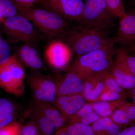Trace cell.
<instances>
[{
  "instance_id": "cell-6",
  "label": "cell",
  "mask_w": 135,
  "mask_h": 135,
  "mask_svg": "<svg viewBox=\"0 0 135 135\" xmlns=\"http://www.w3.org/2000/svg\"><path fill=\"white\" fill-rule=\"evenodd\" d=\"M36 4L65 20L79 21L82 14L84 2L83 0H38Z\"/></svg>"
},
{
  "instance_id": "cell-40",
  "label": "cell",
  "mask_w": 135,
  "mask_h": 135,
  "mask_svg": "<svg viewBox=\"0 0 135 135\" xmlns=\"http://www.w3.org/2000/svg\"><path fill=\"white\" fill-rule=\"evenodd\" d=\"M133 52V54L135 55V45L133 46L130 49Z\"/></svg>"
},
{
  "instance_id": "cell-14",
  "label": "cell",
  "mask_w": 135,
  "mask_h": 135,
  "mask_svg": "<svg viewBox=\"0 0 135 135\" xmlns=\"http://www.w3.org/2000/svg\"><path fill=\"white\" fill-rule=\"evenodd\" d=\"M20 60L26 65L34 69H39L43 66V62L38 51L30 43H25L17 50Z\"/></svg>"
},
{
  "instance_id": "cell-31",
  "label": "cell",
  "mask_w": 135,
  "mask_h": 135,
  "mask_svg": "<svg viewBox=\"0 0 135 135\" xmlns=\"http://www.w3.org/2000/svg\"><path fill=\"white\" fill-rule=\"evenodd\" d=\"M21 126L17 122L0 128V135H20Z\"/></svg>"
},
{
  "instance_id": "cell-17",
  "label": "cell",
  "mask_w": 135,
  "mask_h": 135,
  "mask_svg": "<svg viewBox=\"0 0 135 135\" xmlns=\"http://www.w3.org/2000/svg\"><path fill=\"white\" fill-rule=\"evenodd\" d=\"M126 101V99H121L114 101H96L91 103L94 112L101 118H103L109 117Z\"/></svg>"
},
{
  "instance_id": "cell-30",
  "label": "cell",
  "mask_w": 135,
  "mask_h": 135,
  "mask_svg": "<svg viewBox=\"0 0 135 135\" xmlns=\"http://www.w3.org/2000/svg\"><path fill=\"white\" fill-rule=\"evenodd\" d=\"M8 44L0 38V64L7 62L11 56Z\"/></svg>"
},
{
  "instance_id": "cell-39",
  "label": "cell",
  "mask_w": 135,
  "mask_h": 135,
  "mask_svg": "<svg viewBox=\"0 0 135 135\" xmlns=\"http://www.w3.org/2000/svg\"><path fill=\"white\" fill-rule=\"evenodd\" d=\"M131 4L133 7L132 8L135 10V0H131Z\"/></svg>"
},
{
  "instance_id": "cell-32",
  "label": "cell",
  "mask_w": 135,
  "mask_h": 135,
  "mask_svg": "<svg viewBox=\"0 0 135 135\" xmlns=\"http://www.w3.org/2000/svg\"><path fill=\"white\" fill-rule=\"evenodd\" d=\"M94 112L93 107L91 103H86L82 109L79 110L75 115L69 118V119L71 121L73 124L75 123L80 118L92 113Z\"/></svg>"
},
{
  "instance_id": "cell-11",
  "label": "cell",
  "mask_w": 135,
  "mask_h": 135,
  "mask_svg": "<svg viewBox=\"0 0 135 135\" xmlns=\"http://www.w3.org/2000/svg\"><path fill=\"white\" fill-rule=\"evenodd\" d=\"M86 100L82 94H77L59 97L55 103L61 113L69 119L85 105Z\"/></svg>"
},
{
  "instance_id": "cell-2",
  "label": "cell",
  "mask_w": 135,
  "mask_h": 135,
  "mask_svg": "<svg viewBox=\"0 0 135 135\" xmlns=\"http://www.w3.org/2000/svg\"><path fill=\"white\" fill-rule=\"evenodd\" d=\"M116 18L104 0H85L79 22L86 27L106 32L113 26Z\"/></svg>"
},
{
  "instance_id": "cell-15",
  "label": "cell",
  "mask_w": 135,
  "mask_h": 135,
  "mask_svg": "<svg viewBox=\"0 0 135 135\" xmlns=\"http://www.w3.org/2000/svg\"><path fill=\"white\" fill-rule=\"evenodd\" d=\"M6 63L20 96H22L24 92L25 77V71L23 66L15 55L11 56Z\"/></svg>"
},
{
  "instance_id": "cell-16",
  "label": "cell",
  "mask_w": 135,
  "mask_h": 135,
  "mask_svg": "<svg viewBox=\"0 0 135 135\" xmlns=\"http://www.w3.org/2000/svg\"><path fill=\"white\" fill-rule=\"evenodd\" d=\"M49 104L38 102L36 106V111L49 119L55 126L56 129L62 127L67 118Z\"/></svg>"
},
{
  "instance_id": "cell-12",
  "label": "cell",
  "mask_w": 135,
  "mask_h": 135,
  "mask_svg": "<svg viewBox=\"0 0 135 135\" xmlns=\"http://www.w3.org/2000/svg\"><path fill=\"white\" fill-rule=\"evenodd\" d=\"M83 90L84 80L75 73L70 71L60 83L57 84V97L61 96L82 94Z\"/></svg>"
},
{
  "instance_id": "cell-10",
  "label": "cell",
  "mask_w": 135,
  "mask_h": 135,
  "mask_svg": "<svg viewBox=\"0 0 135 135\" xmlns=\"http://www.w3.org/2000/svg\"><path fill=\"white\" fill-rule=\"evenodd\" d=\"M109 71L93 74L84 80L82 94L86 100L90 103L97 101L103 91L105 77Z\"/></svg>"
},
{
  "instance_id": "cell-34",
  "label": "cell",
  "mask_w": 135,
  "mask_h": 135,
  "mask_svg": "<svg viewBox=\"0 0 135 135\" xmlns=\"http://www.w3.org/2000/svg\"><path fill=\"white\" fill-rule=\"evenodd\" d=\"M17 7L30 8L34 7L38 0H11Z\"/></svg>"
},
{
  "instance_id": "cell-19",
  "label": "cell",
  "mask_w": 135,
  "mask_h": 135,
  "mask_svg": "<svg viewBox=\"0 0 135 135\" xmlns=\"http://www.w3.org/2000/svg\"><path fill=\"white\" fill-rule=\"evenodd\" d=\"M14 107L7 99H0V128L12 123Z\"/></svg>"
},
{
  "instance_id": "cell-35",
  "label": "cell",
  "mask_w": 135,
  "mask_h": 135,
  "mask_svg": "<svg viewBox=\"0 0 135 135\" xmlns=\"http://www.w3.org/2000/svg\"><path fill=\"white\" fill-rule=\"evenodd\" d=\"M125 108L131 122L135 121V105L133 103L126 101L125 103Z\"/></svg>"
},
{
  "instance_id": "cell-37",
  "label": "cell",
  "mask_w": 135,
  "mask_h": 135,
  "mask_svg": "<svg viewBox=\"0 0 135 135\" xmlns=\"http://www.w3.org/2000/svg\"><path fill=\"white\" fill-rule=\"evenodd\" d=\"M127 96L132 99V103L135 105V87L132 89L128 90Z\"/></svg>"
},
{
  "instance_id": "cell-25",
  "label": "cell",
  "mask_w": 135,
  "mask_h": 135,
  "mask_svg": "<svg viewBox=\"0 0 135 135\" xmlns=\"http://www.w3.org/2000/svg\"><path fill=\"white\" fill-rule=\"evenodd\" d=\"M104 83V88L102 93L110 90L118 92L127 97L126 91L117 83L110 71L107 73L105 77Z\"/></svg>"
},
{
  "instance_id": "cell-28",
  "label": "cell",
  "mask_w": 135,
  "mask_h": 135,
  "mask_svg": "<svg viewBox=\"0 0 135 135\" xmlns=\"http://www.w3.org/2000/svg\"><path fill=\"white\" fill-rule=\"evenodd\" d=\"M127 98V96L118 92L109 90L102 93L96 101H114L121 99L126 100Z\"/></svg>"
},
{
  "instance_id": "cell-7",
  "label": "cell",
  "mask_w": 135,
  "mask_h": 135,
  "mask_svg": "<svg viewBox=\"0 0 135 135\" xmlns=\"http://www.w3.org/2000/svg\"><path fill=\"white\" fill-rule=\"evenodd\" d=\"M29 84L38 102L55 103L57 97V84L49 78L41 75L30 77Z\"/></svg>"
},
{
  "instance_id": "cell-22",
  "label": "cell",
  "mask_w": 135,
  "mask_h": 135,
  "mask_svg": "<svg viewBox=\"0 0 135 135\" xmlns=\"http://www.w3.org/2000/svg\"><path fill=\"white\" fill-rule=\"evenodd\" d=\"M36 123L42 135H53L56 129L55 126L49 119L37 113Z\"/></svg>"
},
{
  "instance_id": "cell-38",
  "label": "cell",
  "mask_w": 135,
  "mask_h": 135,
  "mask_svg": "<svg viewBox=\"0 0 135 135\" xmlns=\"http://www.w3.org/2000/svg\"><path fill=\"white\" fill-rule=\"evenodd\" d=\"M5 18L3 17V16L0 13V23H4L5 21Z\"/></svg>"
},
{
  "instance_id": "cell-4",
  "label": "cell",
  "mask_w": 135,
  "mask_h": 135,
  "mask_svg": "<svg viewBox=\"0 0 135 135\" xmlns=\"http://www.w3.org/2000/svg\"><path fill=\"white\" fill-rule=\"evenodd\" d=\"M115 43L112 39L97 50L79 56L70 71L75 73L83 80L90 75V71L98 63L105 59L114 57L116 54Z\"/></svg>"
},
{
  "instance_id": "cell-3",
  "label": "cell",
  "mask_w": 135,
  "mask_h": 135,
  "mask_svg": "<svg viewBox=\"0 0 135 135\" xmlns=\"http://www.w3.org/2000/svg\"><path fill=\"white\" fill-rule=\"evenodd\" d=\"M71 48L79 56L97 50L111 40L105 31H98L80 25L68 35Z\"/></svg>"
},
{
  "instance_id": "cell-23",
  "label": "cell",
  "mask_w": 135,
  "mask_h": 135,
  "mask_svg": "<svg viewBox=\"0 0 135 135\" xmlns=\"http://www.w3.org/2000/svg\"><path fill=\"white\" fill-rule=\"evenodd\" d=\"M64 129L69 135H96L92 127L81 123H73Z\"/></svg>"
},
{
  "instance_id": "cell-36",
  "label": "cell",
  "mask_w": 135,
  "mask_h": 135,
  "mask_svg": "<svg viewBox=\"0 0 135 135\" xmlns=\"http://www.w3.org/2000/svg\"><path fill=\"white\" fill-rule=\"evenodd\" d=\"M116 135H135V125L127 128Z\"/></svg>"
},
{
  "instance_id": "cell-20",
  "label": "cell",
  "mask_w": 135,
  "mask_h": 135,
  "mask_svg": "<svg viewBox=\"0 0 135 135\" xmlns=\"http://www.w3.org/2000/svg\"><path fill=\"white\" fill-rule=\"evenodd\" d=\"M116 60L122 64L135 77V55H131L125 48L116 50Z\"/></svg>"
},
{
  "instance_id": "cell-13",
  "label": "cell",
  "mask_w": 135,
  "mask_h": 135,
  "mask_svg": "<svg viewBox=\"0 0 135 135\" xmlns=\"http://www.w3.org/2000/svg\"><path fill=\"white\" fill-rule=\"evenodd\" d=\"M110 72L117 83L123 89L128 90L135 87V77L122 63L115 60Z\"/></svg>"
},
{
  "instance_id": "cell-1",
  "label": "cell",
  "mask_w": 135,
  "mask_h": 135,
  "mask_svg": "<svg viewBox=\"0 0 135 135\" xmlns=\"http://www.w3.org/2000/svg\"><path fill=\"white\" fill-rule=\"evenodd\" d=\"M20 15L32 22L44 33L52 37L65 32L68 28L65 20L59 15L41 8L17 7Z\"/></svg>"
},
{
  "instance_id": "cell-5",
  "label": "cell",
  "mask_w": 135,
  "mask_h": 135,
  "mask_svg": "<svg viewBox=\"0 0 135 135\" xmlns=\"http://www.w3.org/2000/svg\"><path fill=\"white\" fill-rule=\"evenodd\" d=\"M3 24L5 33L12 42L30 43L36 38V33L31 23L22 15L6 18Z\"/></svg>"
},
{
  "instance_id": "cell-21",
  "label": "cell",
  "mask_w": 135,
  "mask_h": 135,
  "mask_svg": "<svg viewBox=\"0 0 135 135\" xmlns=\"http://www.w3.org/2000/svg\"><path fill=\"white\" fill-rule=\"evenodd\" d=\"M92 127L95 133L107 130L111 135H116L119 132L120 127L115 124L109 117L101 118L92 124Z\"/></svg>"
},
{
  "instance_id": "cell-33",
  "label": "cell",
  "mask_w": 135,
  "mask_h": 135,
  "mask_svg": "<svg viewBox=\"0 0 135 135\" xmlns=\"http://www.w3.org/2000/svg\"><path fill=\"white\" fill-rule=\"evenodd\" d=\"M101 117L94 111L92 113L80 118L75 123H81L90 126L97 121Z\"/></svg>"
},
{
  "instance_id": "cell-24",
  "label": "cell",
  "mask_w": 135,
  "mask_h": 135,
  "mask_svg": "<svg viewBox=\"0 0 135 135\" xmlns=\"http://www.w3.org/2000/svg\"><path fill=\"white\" fill-rule=\"evenodd\" d=\"M126 102L116 109L109 117L115 124L119 126L127 125L131 122L125 108L124 104Z\"/></svg>"
},
{
  "instance_id": "cell-8",
  "label": "cell",
  "mask_w": 135,
  "mask_h": 135,
  "mask_svg": "<svg viewBox=\"0 0 135 135\" xmlns=\"http://www.w3.org/2000/svg\"><path fill=\"white\" fill-rule=\"evenodd\" d=\"M114 43L131 48L135 45V10L132 8L121 18L116 35L113 38Z\"/></svg>"
},
{
  "instance_id": "cell-27",
  "label": "cell",
  "mask_w": 135,
  "mask_h": 135,
  "mask_svg": "<svg viewBox=\"0 0 135 135\" xmlns=\"http://www.w3.org/2000/svg\"><path fill=\"white\" fill-rule=\"evenodd\" d=\"M108 7L117 18H122L127 15L123 0H104Z\"/></svg>"
},
{
  "instance_id": "cell-29",
  "label": "cell",
  "mask_w": 135,
  "mask_h": 135,
  "mask_svg": "<svg viewBox=\"0 0 135 135\" xmlns=\"http://www.w3.org/2000/svg\"><path fill=\"white\" fill-rule=\"evenodd\" d=\"M20 135H42L36 123L31 121L20 129Z\"/></svg>"
},
{
  "instance_id": "cell-9",
  "label": "cell",
  "mask_w": 135,
  "mask_h": 135,
  "mask_svg": "<svg viewBox=\"0 0 135 135\" xmlns=\"http://www.w3.org/2000/svg\"><path fill=\"white\" fill-rule=\"evenodd\" d=\"M45 56L51 66L56 69H62L70 61L71 50L63 42L54 41L50 42L46 48Z\"/></svg>"
},
{
  "instance_id": "cell-26",
  "label": "cell",
  "mask_w": 135,
  "mask_h": 135,
  "mask_svg": "<svg viewBox=\"0 0 135 135\" xmlns=\"http://www.w3.org/2000/svg\"><path fill=\"white\" fill-rule=\"evenodd\" d=\"M0 13L7 18L19 14L17 8L11 0H0Z\"/></svg>"
},
{
  "instance_id": "cell-18",
  "label": "cell",
  "mask_w": 135,
  "mask_h": 135,
  "mask_svg": "<svg viewBox=\"0 0 135 135\" xmlns=\"http://www.w3.org/2000/svg\"><path fill=\"white\" fill-rule=\"evenodd\" d=\"M0 86L7 92L20 97L6 62L0 64Z\"/></svg>"
}]
</instances>
